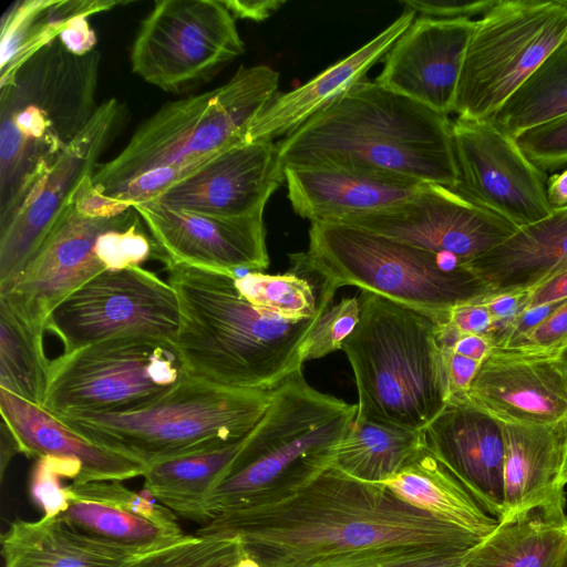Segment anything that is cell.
<instances>
[{"label": "cell", "mask_w": 567, "mask_h": 567, "mask_svg": "<svg viewBox=\"0 0 567 567\" xmlns=\"http://www.w3.org/2000/svg\"><path fill=\"white\" fill-rule=\"evenodd\" d=\"M196 534L236 536L259 561L383 547H474L483 539L409 504L384 484L344 474L330 461L297 468Z\"/></svg>", "instance_id": "6da1fadb"}, {"label": "cell", "mask_w": 567, "mask_h": 567, "mask_svg": "<svg viewBox=\"0 0 567 567\" xmlns=\"http://www.w3.org/2000/svg\"><path fill=\"white\" fill-rule=\"evenodd\" d=\"M451 123L447 115L362 79L277 144L284 168L379 173L454 189Z\"/></svg>", "instance_id": "7a4b0ae2"}, {"label": "cell", "mask_w": 567, "mask_h": 567, "mask_svg": "<svg viewBox=\"0 0 567 567\" xmlns=\"http://www.w3.org/2000/svg\"><path fill=\"white\" fill-rule=\"evenodd\" d=\"M163 264L179 307L173 342L189 377L221 388L270 391L302 370L305 342L320 316L285 320L246 300L235 272Z\"/></svg>", "instance_id": "3957f363"}, {"label": "cell", "mask_w": 567, "mask_h": 567, "mask_svg": "<svg viewBox=\"0 0 567 567\" xmlns=\"http://www.w3.org/2000/svg\"><path fill=\"white\" fill-rule=\"evenodd\" d=\"M278 86L272 68L240 66L214 90L166 103L96 167L93 187L130 207L155 199L216 153L248 142L252 122Z\"/></svg>", "instance_id": "277c9868"}, {"label": "cell", "mask_w": 567, "mask_h": 567, "mask_svg": "<svg viewBox=\"0 0 567 567\" xmlns=\"http://www.w3.org/2000/svg\"><path fill=\"white\" fill-rule=\"evenodd\" d=\"M99 69L56 38L0 80V228L92 118Z\"/></svg>", "instance_id": "5b68a950"}, {"label": "cell", "mask_w": 567, "mask_h": 567, "mask_svg": "<svg viewBox=\"0 0 567 567\" xmlns=\"http://www.w3.org/2000/svg\"><path fill=\"white\" fill-rule=\"evenodd\" d=\"M360 319L341 350L351 364L357 415L424 431L450 401L439 322L429 313L361 291Z\"/></svg>", "instance_id": "8992f818"}, {"label": "cell", "mask_w": 567, "mask_h": 567, "mask_svg": "<svg viewBox=\"0 0 567 567\" xmlns=\"http://www.w3.org/2000/svg\"><path fill=\"white\" fill-rule=\"evenodd\" d=\"M289 257L293 272L319 279L324 310L340 287L355 286L443 323L453 307L487 296L455 259L344 224L311 223L308 250Z\"/></svg>", "instance_id": "52a82bcc"}, {"label": "cell", "mask_w": 567, "mask_h": 567, "mask_svg": "<svg viewBox=\"0 0 567 567\" xmlns=\"http://www.w3.org/2000/svg\"><path fill=\"white\" fill-rule=\"evenodd\" d=\"M270 391L221 388L187 375L134 411L56 419L87 441L147 467L244 439L267 410Z\"/></svg>", "instance_id": "ba28073f"}, {"label": "cell", "mask_w": 567, "mask_h": 567, "mask_svg": "<svg viewBox=\"0 0 567 567\" xmlns=\"http://www.w3.org/2000/svg\"><path fill=\"white\" fill-rule=\"evenodd\" d=\"M357 413V404L310 386L302 370L292 373L270 391L267 410L206 498L202 525L306 464L333 460Z\"/></svg>", "instance_id": "9c48e42d"}, {"label": "cell", "mask_w": 567, "mask_h": 567, "mask_svg": "<svg viewBox=\"0 0 567 567\" xmlns=\"http://www.w3.org/2000/svg\"><path fill=\"white\" fill-rule=\"evenodd\" d=\"M134 207L97 216L74 197L20 275L0 298L33 328L45 331L50 312L71 292L105 270L155 259L156 246Z\"/></svg>", "instance_id": "30bf717a"}, {"label": "cell", "mask_w": 567, "mask_h": 567, "mask_svg": "<svg viewBox=\"0 0 567 567\" xmlns=\"http://www.w3.org/2000/svg\"><path fill=\"white\" fill-rule=\"evenodd\" d=\"M188 374L173 341L121 337L51 360L42 408L55 417L141 409Z\"/></svg>", "instance_id": "8fae6325"}, {"label": "cell", "mask_w": 567, "mask_h": 567, "mask_svg": "<svg viewBox=\"0 0 567 567\" xmlns=\"http://www.w3.org/2000/svg\"><path fill=\"white\" fill-rule=\"evenodd\" d=\"M566 42V0H495L475 20L453 113L462 118H492Z\"/></svg>", "instance_id": "7c38bea8"}, {"label": "cell", "mask_w": 567, "mask_h": 567, "mask_svg": "<svg viewBox=\"0 0 567 567\" xmlns=\"http://www.w3.org/2000/svg\"><path fill=\"white\" fill-rule=\"evenodd\" d=\"M245 51L223 0H158L133 41L132 72L178 93L212 78Z\"/></svg>", "instance_id": "4fadbf2b"}, {"label": "cell", "mask_w": 567, "mask_h": 567, "mask_svg": "<svg viewBox=\"0 0 567 567\" xmlns=\"http://www.w3.org/2000/svg\"><path fill=\"white\" fill-rule=\"evenodd\" d=\"M179 307L168 281L141 266L105 270L64 298L48 316L45 330L64 352L121 337L173 341Z\"/></svg>", "instance_id": "5bb4252c"}, {"label": "cell", "mask_w": 567, "mask_h": 567, "mask_svg": "<svg viewBox=\"0 0 567 567\" xmlns=\"http://www.w3.org/2000/svg\"><path fill=\"white\" fill-rule=\"evenodd\" d=\"M451 132L458 172L452 190L517 229L550 214L546 173L527 157L513 135L491 118L456 117Z\"/></svg>", "instance_id": "9a60e30c"}, {"label": "cell", "mask_w": 567, "mask_h": 567, "mask_svg": "<svg viewBox=\"0 0 567 567\" xmlns=\"http://www.w3.org/2000/svg\"><path fill=\"white\" fill-rule=\"evenodd\" d=\"M404 243L465 266L517 228L445 186L427 184L409 200L339 223Z\"/></svg>", "instance_id": "2e32d148"}, {"label": "cell", "mask_w": 567, "mask_h": 567, "mask_svg": "<svg viewBox=\"0 0 567 567\" xmlns=\"http://www.w3.org/2000/svg\"><path fill=\"white\" fill-rule=\"evenodd\" d=\"M116 99L101 103L90 122L59 156L24 205L0 228V290L9 286L39 249L97 162L121 120Z\"/></svg>", "instance_id": "e0dca14e"}, {"label": "cell", "mask_w": 567, "mask_h": 567, "mask_svg": "<svg viewBox=\"0 0 567 567\" xmlns=\"http://www.w3.org/2000/svg\"><path fill=\"white\" fill-rule=\"evenodd\" d=\"M461 400L501 424L543 425L567 417V382L549 346L492 344Z\"/></svg>", "instance_id": "ac0fdd59"}, {"label": "cell", "mask_w": 567, "mask_h": 567, "mask_svg": "<svg viewBox=\"0 0 567 567\" xmlns=\"http://www.w3.org/2000/svg\"><path fill=\"white\" fill-rule=\"evenodd\" d=\"M155 246V259L235 272L269 266L264 212L221 217L153 202L133 206Z\"/></svg>", "instance_id": "d6986e66"}, {"label": "cell", "mask_w": 567, "mask_h": 567, "mask_svg": "<svg viewBox=\"0 0 567 567\" xmlns=\"http://www.w3.org/2000/svg\"><path fill=\"white\" fill-rule=\"evenodd\" d=\"M284 182L278 144L245 142L216 153L151 202L205 215L248 216L262 213Z\"/></svg>", "instance_id": "ffe728a7"}, {"label": "cell", "mask_w": 567, "mask_h": 567, "mask_svg": "<svg viewBox=\"0 0 567 567\" xmlns=\"http://www.w3.org/2000/svg\"><path fill=\"white\" fill-rule=\"evenodd\" d=\"M474 24L473 19L416 18L386 53L375 80L449 116Z\"/></svg>", "instance_id": "44dd1931"}, {"label": "cell", "mask_w": 567, "mask_h": 567, "mask_svg": "<svg viewBox=\"0 0 567 567\" xmlns=\"http://www.w3.org/2000/svg\"><path fill=\"white\" fill-rule=\"evenodd\" d=\"M64 495L56 516L80 533L136 554L185 535L175 513L145 488L134 492L121 481L72 482Z\"/></svg>", "instance_id": "7402d4cb"}, {"label": "cell", "mask_w": 567, "mask_h": 567, "mask_svg": "<svg viewBox=\"0 0 567 567\" xmlns=\"http://www.w3.org/2000/svg\"><path fill=\"white\" fill-rule=\"evenodd\" d=\"M424 441L483 509L498 520L504 512L502 424L463 400H450L424 430Z\"/></svg>", "instance_id": "603a6c76"}, {"label": "cell", "mask_w": 567, "mask_h": 567, "mask_svg": "<svg viewBox=\"0 0 567 567\" xmlns=\"http://www.w3.org/2000/svg\"><path fill=\"white\" fill-rule=\"evenodd\" d=\"M293 212L310 223H339L400 205L427 184L329 167H285Z\"/></svg>", "instance_id": "cb8c5ba5"}, {"label": "cell", "mask_w": 567, "mask_h": 567, "mask_svg": "<svg viewBox=\"0 0 567 567\" xmlns=\"http://www.w3.org/2000/svg\"><path fill=\"white\" fill-rule=\"evenodd\" d=\"M404 10L389 27L344 59L297 89L276 94L252 122L248 142L287 136L358 81L394 45L415 20Z\"/></svg>", "instance_id": "d4e9b609"}, {"label": "cell", "mask_w": 567, "mask_h": 567, "mask_svg": "<svg viewBox=\"0 0 567 567\" xmlns=\"http://www.w3.org/2000/svg\"><path fill=\"white\" fill-rule=\"evenodd\" d=\"M462 267L482 282L487 296L528 293L567 271V206L553 208L543 219L518 228L499 246Z\"/></svg>", "instance_id": "484cf974"}, {"label": "cell", "mask_w": 567, "mask_h": 567, "mask_svg": "<svg viewBox=\"0 0 567 567\" xmlns=\"http://www.w3.org/2000/svg\"><path fill=\"white\" fill-rule=\"evenodd\" d=\"M2 421L16 436L21 453L76 462L81 475L75 483L125 481L143 476L142 463L105 450L63 424L43 408L0 388Z\"/></svg>", "instance_id": "4316f807"}, {"label": "cell", "mask_w": 567, "mask_h": 567, "mask_svg": "<svg viewBox=\"0 0 567 567\" xmlns=\"http://www.w3.org/2000/svg\"><path fill=\"white\" fill-rule=\"evenodd\" d=\"M502 427L504 512L499 519L566 495L567 417L543 425L502 424Z\"/></svg>", "instance_id": "83f0119b"}, {"label": "cell", "mask_w": 567, "mask_h": 567, "mask_svg": "<svg viewBox=\"0 0 567 567\" xmlns=\"http://www.w3.org/2000/svg\"><path fill=\"white\" fill-rule=\"evenodd\" d=\"M566 495L497 520L464 567H566Z\"/></svg>", "instance_id": "f1b7e54d"}, {"label": "cell", "mask_w": 567, "mask_h": 567, "mask_svg": "<svg viewBox=\"0 0 567 567\" xmlns=\"http://www.w3.org/2000/svg\"><path fill=\"white\" fill-rule=\"evenodd\" d=\"M3 567H121L141 555L78 532L61 517L17 518L1 535Z\"/></svg>", "instance_id": "f546056e"}, {"label": "cell", "mask_w": 567, "mask_h": 567, "mask_svg": "<svg viewBox=\"0 0 567 567\" xmlns=\"http://www.w3.org/2000/svg\"><path fill=\"white\" fill-rule=\"evenodd\" d=\"M381 484L409 504L481 538L497 525L425 444L401 472Z\"/></svg>", "instance_id": "4dcf8cb0"}, {"label": "cell", "mask_w": 567, "mask_h": 567, "mask_svg": "<svg viewBox=\"0 0 567 567\" xmlns=\"http://www.w3.org/2000/svg\"><path fill=\"white\" fill-rule=\"evenodd\" d=\"M125 3L106 0L16 1L1 19L0 80L10 76L35 52L56 39L72 18L92 16Z\"/></svg>", "instance_id": "1f68e13d"}, {"label": "cell", "mask_w": 567, "mask_h": 567, "mask_svg": "<svg viewBox=\"0 0 567 567\" xmlns=\"http://www.w3.org/2000/svg\"><path fill=\"white\" fill-rule=\"evenodd\" d=\"M244 439L152 464L143 475L144 488L175 514L202 524L204 503L237 456Z\"/></svg>", "instance_id": "d6a6232c"}, {"label": "cell", "mask_w": 567, "mask_h": 567, "mask_svg": "<svg viewBox=\"0 0 567 567\" xmlns=\"http://www.w3.org/2000/svg\"><path fill=\"white\" fill-rule=\"evenodd\" d=\"M424 444V431L357 415L334 452L332 466L363 482L383 483L401 472Z\"/></svg>", "instance_id": "836d02e7"}, {"label": "cell", "mask_w": 567, "mask_h": 567, "mask_svg": "<svg viewBox=\"0 0 567 567\" xmlns=\"http://www.w3.org/2000/svg\"><path fill=\"white\" fill-rule=\"evenodd\" d=\"M43 334L0 298V388L41 408L51 363Z\"/></svg>", "instance_id": "e575fe53"}, {"label": "cell", "mask_w": 567, "mask_h": 567, "mask_svg": "<svg viewBox=\"0 0 567 567\" xmlns=\"http://www.w3.org/2000/svg\"><path fill=\"white\" fill-rule=\"evenodd\" d=\"M566 114L567 42L546 58L491 120L516 137Z\"/></svg>", "instance_id": "d590c367"}, {"label": "cell", "mask_w": 567, "mask_h": 567, "mask_svg": "<svg viewBox=\"0 0 567 567\" xmlns=\"http://www.w3.org/2000/svg\"><path fill=\"white\" fill-rule=\"evenodd\" d=\"M473 548L383 547L308 559L258 561L262 567H464Z\"/></svg>", "instance_id": "8d00e7d4"}, {"label": "cell", "mask_w": 567, "mask_h": 567, "mask_svg": "<svg viewBox=\"0 0 567 567\" xmlns=\"http://www.w3.org/2000/svg\"><path fill=\"white\" fill-rule=\"evenodd\" d=\"M239 292L252 306L289 321H303L320 316L313 287L296 272L267 275L248 271L236 277Z\"/></svg>", "instance_id": "74e56055"}, {"label": "cell", "mask_w": 567, "mask_h": 567, "mask_svg": "<svg viewBox=\"0 0 567 567\" xmlns=\"http://www.w3.org/2000/svg\"><path fill=\"white\" fill-rule=\"evenodd\" d=\"M243 555L244 545L236 536L185 534L121 567H237Z\"/></svg>", "instance_id": "f35d334b"}, {"label": "cell", "mask_w": 567, "mask_h": 567, "mask_svg": "<svg viewBox=\"0 0 567 567\" xmlns=\"http://www.w3.org/2000/svg\"><path fill=\"white\" fill-rule=\"evenodd\" d=\"M359 319V298H344L327 308L305 342L303 360L320 359L341 350L346 339L354 331Z\"/></svg>", "instance_id": "ab89813d"}, {"label": "cell", "mask_w": 567, "mask_h": 567, "mask_svg": "<svg viewBox=\"0 0 567 567\" xmlns=\"http://www.w3.org/2000/svg\"><path fill=\"white\" fill-rule=\"evenodd\" d=\"M515 138L527 157L545 173L567 164V114L532 127Z\"/></svg>", "instance_id": "60d3db41"}, {"label": "cell", "mask_w": 567, "mask_h": 567, "mask_svg": "<svg viewBox=\"0 0 567 567\" xmlns=\"http://www.w3.org/2000/svg\"><path fill=\"white\" fill-rule=\"evenodd\" d=\"M80 475L81 465L76 462L49 456L38 458L32 473L31 494L44 516H54L64 506V486L60 478L76 482Z\"/></svg>", "instance_id": "b9f144b4"}, {"label": "cell", "mask_w": 567, "mask_h": 567, "mask_svg": "<svg viewBox=\"0 0 567 567\" xmlns=\"http://www.w3.org/2000/svg\"><path fill=\"white\" fill-rule=\"evenodd\" d=\"M495 0H401L404 10L432 19H472L481 17Z\"/></svg>", "instance_id": "7bdbcfd3"}, {"label": "cell", "mask_w": 567, "mask_h": 567, "mask_svg": "<svg viewBox=\"0 0 567 567\" xmlns=\"http://www.w3.org/2000/svg\"><path fill=\"white\" fill-rule=\"evenodd\" d=\"M440 328L447 333H465L488 337L494 328V320L485 305L480 300L460 303L453 307Z\"/></svg>", "instance_id": "ee69618b"}, {"label": "cell", "mask_w": 567, "mask_h": 567, "mask_svg": "<svg viewBox=\"0 0 567 567\" xmlns=\"http://www.w3.org/2000/svg\"><path fill=\"white\" fill-rule=\"evenodd\" d=\"M567 334V300L527 331L499 346L547 347Z\"/></svg>", "instance_id": "f6af8a7d"}, {"label": "cell", "mask_w": 567, "mask_h": 567, "mask_svg": "<svg viewBox=\"0 0 567 567\" xmlns=\"http://www.w3.org/2000/svg\"><path fill=\"white\" fill-rule=\"evenodd\" d=\"M443 346V344H442ZM444 348L450 400H461L467 392L480 362L454 352L450 347Z\"/></svg>", "instance_id": "bcb514c9"}, {"label": "cell", "mask_w": 567, "mask_h": 567, "mask_svg": "<svg viewBox=\"0 0 567 567\" xmlns=\"http://www.w3.org/2000/svg\"><path fill=\"white\" fill-rule=\"evenodd\" d=\"M82 14L72 18L59 34V40L73 54L82 56L94 51L96 35L91 29L87 18Z\"/></svg>", "instance_id": "7dc6e473"}, {"label": "cell", "mask_w": 567, "mask_h": 567, "mask_svg": "<svg viewBox=\"0 0 567 567\" xmlns=\"http://www.w3.org/2000/svg\"><path fill=\"white\" fill-rule=\"evenodd\" d=\"M564 300H567V271L528 292L523 313Z\"/></svg>", "instance_id": "c3c4849f"}, {"label": "cell", "mask_w": 567, "mask_h": 567, "mask_svg": "<svg viewBox=\"0 0 567 567\" xmlns=\"http://www.w3.org/2000/svg\"><path fill=\"white\" fill-rule=\"evenodd\" d=\"M234 17L252 21H262L275 13L282 0H223Z\"/></svg>", "instance_id": "681fc988"}, {"label": "cell", "mask_w": 567, "mask_h": 567, "mask_svg": "<svg viewBox=\"0 0 567 567\" xmlns=\"http://www.w3.org/2000/svg\"><path fill=\"white\" fill-rule=\"evenodd\" d=\"M450 348L454 352L481 363L492 348V340L486 336L465 333L460 334Z\"/></svg>", "instance_id": "f907efd6"}, {"label": "cell", "mask_w": 567, "mask_h": 567, "mask_svg": "<svg viewBox=\"0 0 567 567\" xmlns=\"http://www.w3.org/2000/svg\"><path fill=\"white\" fill-rule=\"evenodd\" d=\"M546 192L553 208L567 206V168L547 178Z\"/></svg>", "instance_id": "816d5d0a"}, {"label": "cell", "mask_w": 567, "mask_h": 567, "mask_svg": "<svg viewBox=\"0 0 567 567\" xmlns=\"http://www.w3.org/2000/svg\"><path fill=\"white\" fill-rule=\"evenodd\" d=\"M0 442H1V481L3 480L4 472L7 468V465L9 464L10 460L13 457L14 454L21 453L19 443L9 429V426L4 423V421H1L0 425Z\"/></svg>", "instance_id": "f5cc1de1"}, {"label": "cell", "mask_w": 567, "mask_h": 567, "mask_svg": "<svg viewBox=\"0 0 567 567\" xmlns=\"http://www.w3.org/2000/svg\"><path fill=\"white\" fill-rule=\"evenodd\" d=\"M555 362L567 382V334L549 346Z\"/></svg>", "instance_id": "db71d44e"}, {"label": "cell", "mask_w": 567, "mask_h": 567, "mask_svg": "<svg viewBox=\"0 0 567 567\" xmlns=\"http://www.w3.org/2000/svg\"><path fill=\"white\" fill-rule=\"evenodd\" d=\"M237 567H262L260 563L254 558L245 548L244 555L238 563Z\"/></svg>", "instance_id": "11a10c76"}, {"label": "cell", "mask_w": 567, "mask_h": 567, "mask_svg": "<svg viewBox=\"0 0 567 567\" xmlns=\"http://www.w3.org/2000/svg\"><path fill=\"white\" fill-rule=\"evenodd\" d=\"M566 2H567V0H566Z\"/></svg>", "instance_id": "9f6ffc18"}, {"label": "cell", "mask_w": 567, "mask_h": 567, "mask_svg": "<svg viewBox=\"0 0 567 567\" xmlns=\"http://www.w3.org/2000/svg\"><path fill=\"white\" fill-rule=\"evenodd\" d=\"M567 567V566H566Z\"/></svg>", "instance_id": "6f0895ef"}]
</instances>
